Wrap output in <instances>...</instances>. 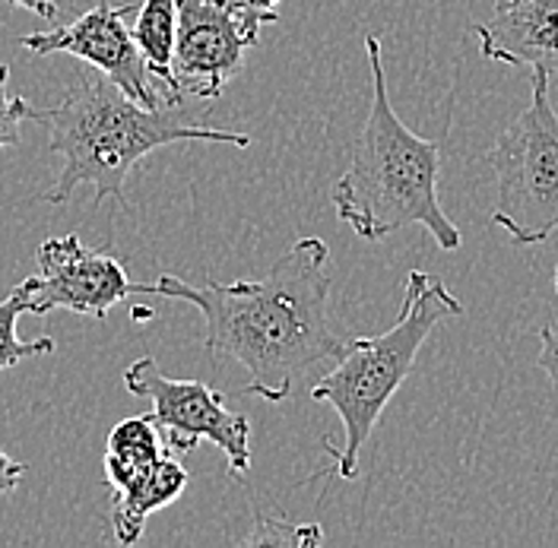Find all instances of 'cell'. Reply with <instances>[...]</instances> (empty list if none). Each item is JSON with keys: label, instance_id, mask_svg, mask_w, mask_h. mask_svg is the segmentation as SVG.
Returning a JSON list of instances; mask_svg holds the SVG:
<instances>
[{"label": "cell", "instance_id": "2", "mask_svg": "<svg viewBox=\"0 0 558 548\" xmlns=\"http://www.w3.org/2000/svg\"><path fill=\"white\" fill-rule=\"evenodd\" d=\"M33 121L45 124L48 146L61 156L58 184L41 194L45 204H68L80 184L96 191V204L105 197H124V184L140 159L172 143H229L247 149L251 137L191 124L174 105L134 102L108 76H83L68 96L51 108H35Z\"/></svg>", "mask_w": 558, "mask_h": 548}, {"label": "cell", "instance_id": "16", "mask_svg": "<svg viewBox=\"0 0 558 548\" xmlns=\"http://www.w3.org/2000/svg\"><path fill=\"white\" fill-rule=\"evenodd\" d=\"M33 105L10 93V64H0V149L20 143V124L33 118Z\"/></svg>", "mask_w": 558, "mask_h": 548}, {"label": "cell", "instance_id": "20", "mask_svg": "<svg viewBox=\"0 0 558 548\" xmlns=\"http://www.w3.org/2000/svg\"><path fill=\"white\" fill-rule=\"evenodd\" d=\"M244 7H251L254 13H260V16H267L270 23H277V7L282 3V0H242Z\"/></svg>", "mask_w": 558, "mask_h": 548}, {"label": "cell", "instance_id": "14", "mask_svg": "<svg viewBox=\"0 0 558 548\" xmlns=\"http://www.w3.org/2000/svg\"><path fill=\"white\" fill-rule=\"evenodd\" d=\"M26 314V299L20 289H13L3 302H0V372L16 368L20 362L35 358V355H48L54 352L51 337H38V340H20L16 324Z\"/></svg>", "mask_w": 558, "mask_h": 548}, {"label": "cell", "instance_id": "19", "mask_svg": "<svg viewBox=\"0 0 558 548\" xmlns=\"http://www.w3.org/2000/svg\"><path fill=\"white\" fill-rule=\"evenodd\" d=\"M7 3L23 7V10H29L35 16H45V20H54L58 16V3L54 0H7Z\"/></svg>", "mask_w": 558, "mask_h": 548}, {"label": "cell", "instance_id": "7", "mask_svg": "<svg viewBox=\"0 0 558 548\" xmlns=\"http://www.w3.org/2000/svg\"><path fill=\"white\" fill-rule=\"evenodd\" d=\"M267 16L242 0H178L172 76L174 93L216 99L244 68Z\"/></svg>", "mask_w": 558, "mask_h": 548}, {"label": "cell", "instance_id": "12", "mask_svg": "<svg viewBox=\"0 0 558 548\" xmlns=\"http://www.w3.org/2000/svg\"><path fill=\"white\" fill-rule=\"evenodd\" d=\"M134 41L143 51L146 70L166 83V105H181V96L174 93L172 51L174 33H178V0H143L134 13Z\"/></svg>", "mask_w": 558, "mask_h": 548}, {"label": "cell", "instance_id": "3", "mask_svg": "<svg viewBox=\"0 0 558 548\" xmlns=\"http://www.w3.org/2000/svg\"><path fill=\"white\" fill-rule=\"evenodd\" d=\"M372 68V105L352 146L349 169L333 184V209L362 241H381L400 229L422 226L438 247H460V229L438 200L441 146L416 137L393 111L384 80L381 38L365 41Z\"/></svg>", "mask_w": 558, "mask_h": 548}, {"label": "cell", "instance_id": "1", "mask_svg": "<svg viewBox=\"0 0 558 548\" xmlns=\"http://www.w3.org/2000/svg\"><path fill=\"white\" fill-rule=\"evenodd\" d=\"M330 251L320 239H299L260 279L187 282L159 276L134 292L187 302L207 320V352L216 362H239L247 372L244 393L279 403L299 375L330 362L347 340L330 324Z\"/></svg>", "mask_w": 558, "mask_h": 548}, {"label": "cell", "instance_id": "17", "mask_svg": "<svg viewBox=\"0 0 558 548\" xmlns=\"http://www.w3.org/2000/svg\"><path fill=\"white\" fill-rule=\"evenodd\" d=\"M539 372H546L553 387L558 390V327H543L539 330V355H536Z\"/></svg>", "mask_w": 558, "mask_h": 548}, {"label": "cell", "instance_id": "15", "mask_svg": "<svg viewBox=\"0 0 558 548\" xmlns=\"http://www.w3.org/2000/svg\"><path fill=\"white\" fill-rule=\"evenodd\" d=\"M247 546H295L312 548L324 543V533L317 523H289L282 516H260L254 533L244 539Z\"/></svg>", "mask_w": 558, "mask_h": 548}, {"label": "cell", "instance_id": "18", "mask_svg": "<svg viewBox=\"0 0 558 548\" xmlns=\"http://www.w3.org/2000/svg\"><path fill=\"white\" fill-rule=\"evenodd\" d=\"M26 473H29V466L20 463V460H13V456L0 447V495L16 491V488L23 485V479H26Z\"/></svg>", "mask_w": 558, "mask_h": 548}, {"label": "cell", "instance_id": "10", "mask_svg": "<svg viewBox=\"0 0 558 548\" xmlns=\"http://www.w3.org/2000/svg\"><path fill=\"white\" fill-rule=\"evenodd\" d=\"M473 35L488 61L558 73V0H495V16Z\"/></svg>", "mask_w": 558, "mask_h": 548}, {"label": "cell", "instance_id": "8", "mask_svg": "<svg viewBox=\"0 0 558 548\" xmlns=\"http://www.w3.org/2000/svg\"><path fill=\"white\" fill-rule=\"evenodd\" d=\"M35 264L38 273L16 285L26 299V310L35 317L68 308L93 320H105L114 305L134 292V282L121 260L105 251H93L76 235L41 241Z\"/></svg>", "mask_w": 558, "mask_h": 548}, {"label": "cell", "instance_id": "13", "mask_svg": "<svg viewBox=\"0 0 558 548\" xmlns=\"http://www.w3.org/2000/svg\"><path fill=\"white\" fill-rule=\"evenodd\" d=\"M159 456H162V435L153 422V412L121 418L111 428L108 447H105L102 473L108 488H118L121 482H128L137 470L149 466Z\"/></svg>", "mask_w": 558, "mask_h": 548}, {"label": "cell", "instance_id": "11", "mask_svg": "<svg viewBox=\"0 0 558 548\" xmlns=\"http://www.w3.org/2000/svg\"><path fill=\"white\" fill-rule=\"evenodd\" d=\"M187 488V470L172 460V456H159L149 466L137 470L128 482H121L118 488H111L114 495V508H111V529L114 539L121 546H134L146 520L174 504Z\"/></svg>", "mask_w": 558, "mask_h": 548}, {"label": "cell", "instance_id": "5", "mask_svg": "<svg viewBox=\"0 0 558 548\" xmlns=\"http://www.w3.org/2000/svg\"><path fill=\"white\" fill-rule=\"evenodd\" d=\"M486 162L498 187L492 222L514 244L553 239L558 232V111L543 70H533V99L492 143Z\"/></svg>", "mask_w": 558, "mask_h": 548}, {"label": "cell", "instance_id": "21", "mask_svg": "<svg viewBox=\"0 0 558 548\" xmlns=\"http://www.w3.org/2000/svg\"><path fill=\"white\" fill-rule=\"evenodd\" d=\"M556 292H558V270H556Z\"/></svg>", "mask_w": 558, "mask_h": 548}, {"label": "cell", "instance_id": "6", "mask_svg": "<svg viewBox=\"0 0 558 548\" xmlns=\"http://www.w3.org/2000/svg\"><path fill=\"white\" fill-rule=\"evenodd\" d=\"M124 387L153 403V422L174 453H191L201 441H207L226 453L232 476L242 479L251 470V425L242 412L229 410L222 393L209 383L162 375L159 362L143 355L128 365Z\"/></svg>", "mask_w": 558, "mask_h": 548}, {"label": "cell", "instance_id": "9", "mask_svg": "<svg viewBox=\"0 0 558 548\" xmlns=\"http://www.w3.org/2000/svg\"><path fill=\"white\" fill-rule=\"evenodd\" d=\"M137 7H111L99 3L86 13H80L73 23L54 26L48 33H29L20 38V45L33 54H73L108 76L121 93H128L134 102L156 108L162 105L159 93L149 86V70L143 61V51L134 41L128 26V16H134Z\"/></svg>", "mask_w": 558, "mask_h": 548}, {"label": "cell", "instance_id": "4", "mask_svg": "<svg viewBox=\"0 0 558 548\" xmlns=\"http://www.w3.org/2000/svg\"><path fill=\"white\" fill-rule=\"evenodd\" d=\"M460 314L463 305L438 276L410 270L397 320L378 337L349 340L333 358L337 365L314 383L312 400L330 403L343 422V447H327L340 479L359 476L362 447L381 422L393 393L413 372L418 349L432 337V330Z\"/></svg>", "mask_w": 558, "mask_h": 548}]
</instances>
